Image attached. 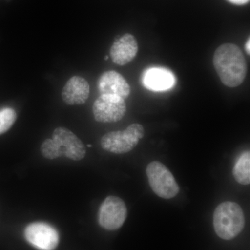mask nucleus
I'll use <instances>...</instances> for the list:
<instances>
[{"label":"nucleus","mask_w":250,"mask_h":250,"mask_svg":"<svg viewBox=\"0 0 250 250\" xmlns=\"http://www.w3.org/2000/svg\"><path fill=\"white\" fill-rule=\"evenodd\" d=\"M213 62L224 85L236 88L244 82L248 65L243 52L238 46L232 43L220 45L215 50Z\"/></svg>","instance_id":"f257e3e1"},{"label":"nucleus","mask_w":250,"mask_h":250,"mask_svg":"<svg viewBox=\"0 0 250 250\" xmlns=\"http://www.w3.org/2000/svg\"><path fill=\"white\" fill-rule=\"evenodd\" d=\"M215 233L224 240H231L241 232L245 226V217L239 205L225 202L219 205L213 214Z\"/></svg>","instance_id":"f03ea898"},{"label":"nucleus","mask_w":250,"mask_h":250,"mask_svg":"<svg viewBox=\"0 0 250 250\" xmlns=\"http://www.w3.org/2000/svg\"><path fill=\"white\" fill-rule=\"evenodd\" d=\"M142 125L134 123L124 131H111L103 136L101 146L104 150L114 154H125L132 150L144 137Z\"/></svg>","instance_id":"7ed1b4c3"},{"label":"nucleus","mask_w":250,"mask_h":250,"mask_svg":"<svg viewBox=\"0 0 250 250\" xmlns=\"http://www.w3.org/2000/svg\"><path fill=\"white\" fill-rule=\"evenodd\" d=\"M148 182L153 191L164 199L175 197L180 190L173 174L164 164L159 161H152L146 169Z\"/></svg>","instance_id":"20e7f679"},{"label":"nucleus","mask_w":250,"mask_h":250,"mask_svg":"<svg viewBox=\"0 0 250 250\" xmlns=\"http://www.w3.org/2000/svg\"><path fill=\"white\" fill-rule=\"evenodd\" d=\"M127 215V208L120 197L108 196L99 210L98 221L105 229L113 231L121 228Z\"/></svg>","instance_id":"39448f33"},{"label":"nucleus","mask_w":250,"mask_h":250,"mask_svg":"<svg viewBox=\"0 0 250 250\" xmlns=\"http://www.w3.org/2000/svg\"><path fill=\"white\" fill-rule=\"evenodd\" d=\"M126 112L125 100L110 95H100L93 104V113L99 123H116L123 119Z\"/></svg>","instance_id":"423d86ee"},{"label":"nucleus","mask_w":250,"mask_h":250,"mask_svg":"<svg viewBox=\"0 0 250 250\" xmlns=\"http://www.w3.org/2000/svg\"><path fill=\"white\" fill-rule=\"evenodd\" d=\"M24 236L30 244L39 250H54L58 246L59 233L48 224H30L24 230Z\"/></svg>","instance_id":"0eeeda50"},{"label":"nucleus","mask_w":250,"mask_h":250,"mask_svg":"<svg viewBox=\"0 0 250 250\" xmlns=\"http://www.w3.org/2000/svg\"><path fill=\"white\" fill-rule=\"evenodd\" d=\"M52 139L58 143L65 157L73 161H80L85 157V148L83 143L70 130L58 127L54 130Z\"/></svg>","instance_id":"6e6552de"},{"label":"nucleus","mask_w":250,"mask_h":250,"mask_svg":"<svg viewBox=\"0 0 250 250\" xmlns=\"http://www.w3.org/2000/svg\"><path fill=\"white\" fill-rule=\"evenodd\" d=\"M101 95H110L125 100L131 93V88L121 74L113 70L104 72L98 82Z\"/></svg>","instance_id":"1a4fd4ad"},{"label":"nucleus","mask_w":250,"mask_h":250,"mask_svg":"<svg viewBox=\"0 0 250 250\" xmlns=\"http://www.w3.org/2000/svg\"><path fill=\"white\" fill-rule=\"evenodd\" d=\"M138 50L136 38L132 34H125L113 42L110 49V56L114 63L125 65L136 57Z\"/></svg>","instance_id":"9d476101"},{"label":"nucleus","mask_w":250,"mask_h":250,"mask_svg":"<svg viewBox=\"0 0 250 250\" xmlns=\"http://www.w3.org/2000/svg\"><path fill=\"white\" fill-rule=\"evenodd\" d=\"M89 95V83L80 76L71 77L62 90V100L67 105L83 104L88 100Z\"/></svg>","instance_id":"9b49d317"},{"label":"nucleus","mask_w":250,"mask_h":250,"mask_svg":"<svg viewBox=\"0 0 250 250\" xmlns=\"http://www.w3.org/2000/svg\"><path fill=\"white\" fill-rule=\"evenodd\" d=\"M143 84L148 89L163 91L170 89L174 85L175 79L168 70L164 68H152L143 77Z\"/></svg>","instance_id":"f8f14e48"},{"label":"nucleus","mask_w":250,"mask_h":250,"mask_svg":"<svg viewBox=\"0 0 250 250\" xmlns=\"http://www.w3.org/2000/svg\"><path fill=\"white\" fill-rule=\"evenodd\" d=\"M233 177L237 182L243 185L250 183V153H243L235 164L233 170Z\"/></svg>","instance_id":"ddd939ff"},{"label":"nucleus","mask_w":250,"mask_h":250,"mask_svg":"<svg viewBox=\"0 0 250 250\" xmlns=\"http://www.w3.org/2000/svg\"><path fill=\"white\" fill-rule=\"evenodd\" d=\"M41 153L47 159H54L63 156L62 148L52 139H46L41 145Z\"/></svg>","instance_id":"4468645a"},{"label":"nucleus","mask_w":250,"mask_h":250,"mask_svg":"<svg viewBox=\"0 0 250 250\" xmlns=\"http://www.w3.org/2000/svg\"><path fill=\"white\" fill-rule=\"evenodd\" d=\"M17 114L11 108H4L0 111V135L4 134L14 125Z\"/></svg>","instance_id":"2eb2a0df"},{"label":"nucleus","mask_w":250,"mask_h":250,"mask_svg":"<svg viewBox=\"0 0 250 250\" xmlns=\"http://www.w3.org/2000/svg\"><path fill=\"white\" fill-rule=\"evenodd\" d=\"M228 1L233 4L243 5L249 2L250 0H228Z\"/></svg>","instance_id":"dca6fc26"},{"label":"nucleus","mask_w":250,"mask_h":250,"mask_svg":"<svg viewBox=\"0 0 250 250\" xmlns=\"http://www.w3.org/2000/svg\"><path fill=\"white\" fill-rule=\"evenodd\" d=\"M246 49L247 53L248 54H250V39H248V41H247V43L246 45Z\"/></svg>","instance_id":"f3484780"},{"label":"nucleus","mask_w":250,"mask_h":250,"mask_svg":"<svg viewBox=\"0 0 250 250\" xmlns=\"http://www.w3.org/2000/svg\"><path fill=\"white\" fill-rule=\"evenodd\" d=\"M104 59H105V60H108V56H106V57H104Z\"/></svg>","instance_id":"a211bd4d"},{"label":"nucleus","mask_w":250,"mask_h":250,"mask_svg":"<svg viewBox=\"0 0 250 250\" xmlns=\"http://www.w3.org/2000/svg\"><path fill=\"white\" fill-rule=\"evenodd\" d=\"M88 147H92V146H90V145H88Z\"/></svg>","instance_id":"6ab92c4d"}]
</instances>
